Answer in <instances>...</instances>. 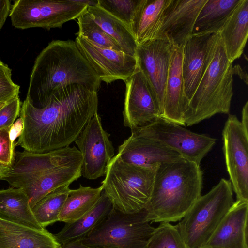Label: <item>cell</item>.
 Masks as SVG:
<instances>
[{"mask_svg": "<svg viewBox=\"0 0 248 248\" xmlns=\"http://www.w3.org/2000/svg\"><path fill=\"white\" fill-rule=\"evenodd\" d=\"M155 229L146 219L144 209L126 214L113 208L82 242L91 248H147Z\"/></svg>", "mask_w": 248, "mask_h": 248, "instance_id": "ba28073f", "label": "cell"}, {"mask_svg": "<svg viewBox=\"0 0 248 248\" xmlns=\"http://www.w3.org/2000/svg\"><path fill=\"white\" fill-rule=\"evenodd\" d=\"M241 0H207L194 23L192 34L219 32Z\"/></svg>", "mask_w": 248, "mask_h": 248, "instance_id": "484cf974", "label": "cell"}, {"mask_svg": "<svg viewBox=\"0 0 248 248\" xmlns=\"http://www.w3.org/2000/svg\"><path fill=\"white\" fill-rule=\"evenodd\" d=\"M101 82L75 41L53 40L34 61L25 100L41 108L61 87L79 84L97 92Z\"/></svg>", "mask_w": 248, "mask_h": 248, "instance_id": "3957f363", "label": "cell"}, {"mask_svg": "<svg viewBox=\"0 0 248 248\" xmlns=\"http://www.w3.org/2000/svg\"><path fill=\"white\" fill-rule=\"evenodd\" d=\"M222 137L227 170L236 200L248 202V132L236 115L230 114Z\"/></svg>", "mask_w": 248, "mask_h": 248, "instance_id": "8fae6325", "label": "cell"}, {"mask_svg": "<svg viewBox=\"0 0 248 248\" xmlns=\"http://www.w3.org/2000/svg\"><path fill=\"white\" fill-rule=\"evenodd\" d=\"M9 167L4 166L0 164V179L7 172Z\"/></svg>", "mask_w": 248, "mask_h": 248, "instance_id": "60d3db41", "label": "cell"}, {"mask_svg": "<svg viewBox=\"0 0 248 248\" xmlns=\"http://www.w3.org/2000/svg\"><path fill=\"white\" fill-rule=\"evenodd\" d=\"M60 248H91L84 244L82 240L72 241L61 244Z\"/></svg>", "mask_w": 248, "mask_h": 248, "instance_id": "f35d334b", "label": "cell"}, {"mask_svg": "<svg viewBox=\"0 0 248 248\" xmlns=\"http://www.w3.org/2000/svg\"><path fill=\"white\" fill-rule=\"evenodd\" d=\"M82 156L70 146L43 153L15 151L13 163L0 180L22 190L32 208L56 188L69 186L82 175Z\"/></svg>", "mask_w": 248, "mask_h": 248, "instance_id": "7a4b0ae2", "label": "cell"}, {"mask_svg": "<svg viewBox=\"0 0 248 248\" xmlns=\"http://www.w3.org/2000/svg\"><path fill=\"white\" fill-rule=\"evenodd\" d=\"M140 0H98V5L128 27Z\"/></svg>", "mask_w": 248, "mask_h": 248, "instance_id": "1f68e13d", "label": "cell"}, {"mask_svg": "<svg viewBox=\"0 0 248 248\" xmlns=\"http://www.w3.org/2000/svg\"><path fill=\"white\" fill-rule=\"evenodd\" d=\"M124 82L126 86L123 111L124 126L131 130L141 127L161 118L154 92L138 66Z\"/></svg>", "mask_w": 248, "mask_h": 248, "instance_id": "4fadbf2b", "label": "cell"}, {"mask_svg": "<svg viewBox=\"0 0 248 248\" xmlns=\"http://www.w3.org/2000/svg\"><path fill=\"white\" fill-rule=\"evenodd\" d=\"M86 11L124 53L136 56L137 44L129 27L98 5L88 6Z\"/></svg>", "mask_w": 248, "mask_h": 248, "instance_id": "4316f807", "label": "cell"}, {"mask_svg": "<svg viewBox=\"0 0 248 248\" xmlns=\"http://www.w3.org/2000/svg\"><path fill=\"white\" fill-rule=\"evenodd\" d=\"M97 92L79 84L61 87L38 108L24 100L19 116L21 133L16 145L43 153L69 146L97 112Z\"/></svg>", "mask_w": 248, "mask_h": 248, "instance_id": "6da1fadb", "label": "cell"}, {"mask_svg": "<svg viewBox=\"0 0 248 248\" xmlns=\"http://www.w3.org/2000/svg\"><path fill=\"white\" fill-rule=\"evenodd\" d=\"M170 1L140 0L129 27L137 46L156 38L164 11Z\"/></svg>", "mask_w": 248, "mask_h": 248, "instance_id": "7402d4cb", "label": "cell"}, {"mask_svg": "<svg viewBox=\"0 0 248 248\" xmlns=\"http://www.w3.org/2000/svg\"><path fill=\"white\" fill-rule=\"evenodd\" d=\"M131 130V135L119 146L116 155L124 162L144 168H156L184 159L176 152L140 134L135 129Z\"/></svg>", "mask_w": 248, "mask_h": 248, "instance_id": "ac0fdd59", "label": "cell"}, {"mask_svg": "<svg viewBox=\"0 0 248 248\" xmlns=\"http://www.w3.org/2000/svg\"><path fill=\"white\" fill-rule=\"evenodd\" d=\"M77 19L78 26L77 35L98 46L123 51L120 45L101 29L86 10Z\"/></svg>", "mask_w": 248, "mask_h": 248, "instance_id": "f546056e", "label": "cell"}, {"mask_svg": "<svg viewBox=\"0 0 248 248\" xmlns=\"http://www.w3.org/2000/svg\"><path fill=\"white\" fill-rule=\"evenodd\" d=\"M10 129L11 128L0 129V164L8 167L13 163L16 145V143H13L11 139Z\"/></svg>", "mask_w": 248, "mask_h": 248, "instance_id": "e575fe53", "label": "cell"}, {"mask_svg": "<svg viewBox=\"0 0 248 248\" xmlns=\"http://www.w3.org/2000/svg\"><path fill=\"white\" fill-rule=\"evenodd\" d=\"M75 42L79 51L99 76L107 84L125 81L137 68L136 56L98 46L80 36Z\"/></svg>", "mask_w": 248, "mask_h": 248, "instance_id": "5bb4252c", "label": "cell"}, {"mask_svg": "<svg viewBox=\"0 0 248 248\" xmlns=\"http://www.w3.org/2000/svg\"><path fill=\"white\" fill-rule=\"evenodd\" d=\"M219 37V32L192 34L182 47L184 110L212 60Z\"/></svg>", "mask_w": 248, "mask_h": 248, "instance_id": "9a60e30c", "label": "cell"}, {"mask_svg": "<svg viewBox=\"0 0 248 248\" xmlns=\"http://www.w3.org/2000/svg\"><path fill=\"white\" fill-rule=\"evenodd\" d=\"M199 248H210L206 247V246H203V247H200Z\"/></svg>", "mask_w": 248, "mask_h": 248, "instance_id": "ee69618b", "label": "cell"}, {"mask_svg": "<svg viewBox=\"0 0 248 248\" xmlns=\"http://www.w3.org/2000/svg\"><path fill=\"white\" fill-rule=\"evenodd\" d=\"M248 202L236 200L203 246L248 248Z\"/></svg>", "mask_w": 248, "mask_h": 248, "instance_id": "d6986e66", "label": "cell"}, {"mask_svg": "<svg viewBox=\"0 0 248 248\" xmlns=\"http://www.w3.org/2000/svg\"><path fill=\"white\" fill-rule=\"evenodd\" d=\"M134 129L176 152L186 160L199 165L216 141L215 138L193 132L161 118L145 126Z\"/></svg>", "mask_w": 248, "mask_h": 248, "instance_id": "30bf717a", "label": "cell"}, {"mask_svg": "<svg viewBox=\"0 0 248 248\" xmlns=\"http://www.w3.org/2000/svg\"><path fill=\"white\" fill-rule=\"evenodd\" d=\"M241 123L245 130L248 132V102L247 101L242 110Z\"/></svg>", "mask_w": 248, "mask_h": 248, "instance_id": "74e56055", "label": "cell"}, {"mask_svg": "<svg viewBox=\"0 0 248 248\" xmlns=\"http://www.w3.org/2000/svg\"><path fill=\"white\" fill-rule=\"evenodd\" d=\"M22 127V122L19 118L16 121V122L13 124L10 129V138L13 143H15L16 139L20 136Z\"/></svg>", "mask_w": 248, "mask_h": 248, "instance_id": "8d00e7d4", "label": "cell"}, {"mask_svg": "<svg viewBox=\"0 0 248 248\" xmlns=\"http://www.w3.org/2000/svg\"><path fill=\"white\" fill-rule=\"evenodd\" d=\"M87 7L76 0H17L11 4L9 16L16 29L49 30L77 19Z\"/></svg>", "mask_w": 248, "mask_h": 248, "instance_id": "9c48e42d", "label": "cell"}, {"mask_svg": "<svg viewBox=\"0 0 248 248\" xmlns=\"http://www.w3.org/2000/svg\"><path fill=\"white\" fill-rule=\"evenodd\" d=\"M11 7V0H0V31L4 25L7 17L9 16Z\"/></svg>", "mask_w": 248, "mask_h": 248, "instance_id": "d590c367", "label": "cell"}, {"mask_svg": "<svg viewBox=\"0 0 248 248\" xmlns=\"http://www.w3.org/2000/svg\"><path fill=\"white\" fill-rule=\"evenodd\" d=\"M112 209L111 202L103 191L98 202L90 211L76 221L65 223L54 236L61 244L82 240L109 215Z\"/></svg>", "mask_w": 248, "mask_h": 248, "instance_id": "cb8c5ba5", "label": "cell"}, {"mask_svg": "<svg viewBox=\"0 0 248 248\" xmlns=\"http://www.w3.org/2000/svg\"><path fill=\"white\" fill-rule=\"evenodd\" d=\"M3 63V62L0 59V64Z\"/></svg>", "mask_w": 248, "mask_h": 248, "instance_id": "f6af8a7d", "label": "cell"}, {"mask_svg": "<svg viewBox=\"0 0 248 248\" xmlns=\"http://www.w3.org/2000/svg\"><path fill=\"white\" fill-rule=\"evenodd\" d=\"M234 74L232 63L227 57L219 35L212 60L185 108V126H192L217 114H229Z\"/></svg>", "mask_w": 248, "mask_h": 248, "instance_id": "5b68a950", "label": "cell"}, {"mask_svg": "<svg viewBox=\"0 0 248 248\" xmlns=\"http://www.w3.org/2000/svg\"><path fill=\"white\" fill-rule=\"evenodd\" d=\"M234 74L238 75L242 79H243L246 83L248 84L247 75L245 71L239 65H235L233 67Z\"/></svg>", "mask_w": 248, "mask_h": 248, "instance_id": "ab89813d", "label": "cell"}, {"mask_svg": "<svg viewBox=\"0 0 248 248\" xmlns=\"http://www.w3.org/2000/svg\"><path fill=\"white\" fill-rule=\"evenodd\" d=\"M230 180L222 178L201 195L176 224L188 248L205 245L234 201Z\"/></svg>", "mask_w": 248, "mask_h": 248, "instance_id": "52a82bcc", "label": "cell"}, {"mask_svg": "<svg viewBox=\"0 0 248 248\" xmlns=\"http://www.w3.org/2000/svg\"><path fill=\"white\" fill-rule=\"evenodd\" d=\"M173 46L167 40L155 39L137 46V65L149 83L163 112L165 88Z\"/></svg>", "mask_w": 248, "mask_h": 248, "instance_id": "2e32d148", "label": "cell"}, {"mask_svg": "<svg viewBox=\"0 0 248 248\" xmlns=\"http://www.w3.org/2000/svg\"><path fill=\"white\" fill-rule=\"evenodd\" d=\"M7 102H2L0 103V109Z\"/></svg>", "mask_w": 248, "mask_h": 248, "instance_id": "b9f144b4", "label": "cell"}, {"mask_svg": "<svg viewBox=\"0 0 248 248\" xmlns=\"http://www.w3.org/2000/svg\"><path fill=\"white\" fill-rule=\"evenodd\" d=\"M227 57L233 63L242 54L248 36V0H241L219 32Z\"/></svg>", "mask_w": 248, "mask_h": 248, "instance_id": "603a6c76", "label": "cell"}, {"mask_svg": "<svg viewBox=\"0 0 248 248\" xmlns=\"http://www.w3.org/2000/svg\"><path fill=\"white\" fill-rule=\"evenodd\" d=\"M102 186L93 188L79 185L70 189L59 217V221L69 223L76 221L90 211L100 199Z\"/></svg>", "mask_w": 248, "mask_h": 248, "instance_id": "83f0119b", "label": "cell"}, {"mask_svg": "<svg viewBox=\"0 0 248 248\" xmlns=\"http://www.w3.org/2000/svg\"><path fill=\"white\" fill-rule=\"evenodd\" d=\"M156 168L129 164L115 155L101 182L113 208L126 214L143 210L151 194Z\"/></svg>", "mask_w": 248, "mask_h": 248, "instance_id": "8992f818", "label": "cell"}, {"mask_svg": "<svg viewBox=\"0 0 248 248\" xmlns=\"http://www.w3.org/2000/svg\"><path fill=\"white\" fill-rule=\"evenodd\" d=\"M0 218L32 229H44L35 218L27 196L18 188L0 190Z\"/></svg>", "mask_w": 248, "mask_h": 248, "instance_id": "d4e9b609", "label": "cell"}, {"mask_svg": "<svg viewBox=\"0 0 248 248\" xmlns=\"http://www.w3.org/2000/svg\"><path fill=\"white\" fill-rule=\"evenodd\" d=\"M119 248L116 247H105V248Z\"/></svg>", "mask_w": 248, "mask_h": 248, "instance_id": "7bdbcfd3", "label": "cell"}, {"mask_svg": "<svg viewBox=\"0 0 248 248\" xmlns=\"http://www.w3.org/2000/svg\"><path fill=\"white\" fill-rule=\"evenodd\" d=\"M20 86L12 79L11 69L4 64H0V103L7 102L19 96Z\"/></svg>", "mask_w": 248, "mask_h": 248, "instance_id": "d6a6232c", "label": "cell"}, {"mask_svg": "<svg viewBox=\"0 0 248 248\" xmlns=\"http://www.w3.org/2000/svg\"><path fill=\"white\" fill-rule=\"evenodd\" d=\"M110 136L104 129L101 117L97 112L75 141L82 156L81 173L85 178L94 180L105 175L115 156Z\"/></svg>", "mask_w": 248, "mask_h": 248, "instance_id": "7c38bea8", "label": "cell"}, {"mask_svg": "<svg viewBox=\"0 0 248 248\" xmlns=\"http://www.w3.org/2000/svg\"><path fill=\"white\" fill-rule=\"evenodd\" d=\"M61 244L45 228L37 230L0 218V248H60Z\"/></svg>", "mask_w": 248, "mask_h": 248, "instance_id": "44dd1931", "label": "cell"}, {"mask_svg": "<svg viewBox=\"0 0 248 248\" xmlns=\"http://www.w3.org/2000/svg\"><path fill=\"white\" fill-rule=\"evenodd\" d=\"M70 191L69 186L58 187L44 197L31 208L35 218L43 228L59 221Z\"/></svg>", "mask_w": 248, "mask_h": 248, "instance_id": "f1b7e54d", "label": "cell"}, {"mask_svg": "<svg viewBox=\"0 0 248 248\" xmlns=\"http://www.w3.org/2000/svg\"><path fill=\"white\" fill-rule=\"evenodd\" d=\"M202 180L200 165L185 159L158 166L144 208L147 221L150 223L180 221L202 195Z\"/></svg>", "mask_w": 248, "mask_h": 248, "instance_id": "277c9868", "label": "cell"}, {"mask_svg": "<svg viewBox=\"0 0 248 248\" xmlns=\"http://www.w3.org/2000/svg\"><path fill=\"white\" fill-rule=\"evenodd\" d=\"M147 248H188L177 225L160 223L155 228Z\"/></svg>", "mask_w": 248, "mask_h": 248, "instance_id": "4dcf8cb0", "label": "cell"}, {"mask_svg": "<svg viewBox=\"0 0 248 248\" xmlns=\"http://www.w3.org/2000/svg\"><path fill=\"white\" fill-rule=\"evenodd\" d=\"M21 104L17 96L7 102L0 109V129L11 128L19 115Z\"/></svg>", "mask_w": 248, "mask_h": 248, "instance_id": "836d02e7", "label": "cell"}, {"mask_svg": "<svg viewBox=\"0 0 248 248\" xmlns=\"http://www.w3.org/2000/svg\"><path fill=\"white\" fill-rule=\"evenodd\" d=\"M207 0H170L165 8L156 38L182 47L192 35L197 17Z\"/></svg>", "mask_w": 248, "mask_h": 248, "instance_id": "e0dca14e", "label": "cell"}, {"mask_svg": "<svg viewBox=\"0 0 248 248\" xmlns=\"http://www.w3.org/2000/svg\"><path fill=\"white\" fill-rule=\"evenodd\" d=\"M182 47H172L161 118L185 126L183 119L185 96L182 70Z\"/></svg>", "mask_w": 248, "mask_h": 248, "instance_id": "ffe728a7", "label": "cell"}]
</instances>
